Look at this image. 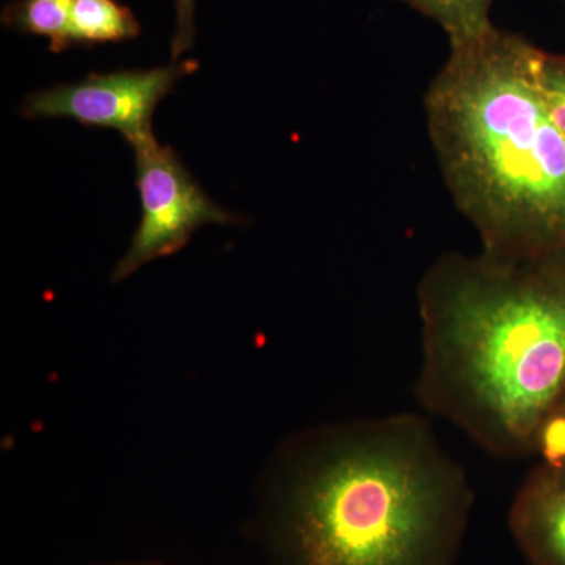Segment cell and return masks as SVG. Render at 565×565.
Here are the masks:
<instances>
[{"label": "cell", "instance_id": "30bf717a", "mask_svg": "<svg viewBox=\"0 0 565 565\" xmlns=\"http://www.w3.org/2000/svg\"><path fill=\"white\" fill-rule=\"evenodd\" d=\"M535 87L546 115L565 139V54L539 52Z\"/></svg>", "mask_w": 565, "mask_h": 565}, {"label": "cell", "instance_id": "9c48e42d", "mask_svg": "<svg viewBox=\"0 0 565 565\" xmlns=\"http://www.w3.org/2000/svg\"><path fill=\"white\" fill-rule=\"evenodd\" d=\"M74 0H14L3 7L2 24L28 35L50 40L52 52L68 50Z\"/></svg>", "mask_w": 565, "mask_h": 565}, {"label": "cell", "instance_id": "7a4b0ae2", "mask_svg": "<svg viewBox=\"0 0 565 565\" xmlns=\"http://www.w3.org/2000/svg\"><path fill=\"white\" fill-rule=\"evenodd\" d=\"M415 394L489 455L533 456L565 399V247L534 256H440L416 289Z\"/></svg>", "mask_w": 565, "mask_h": 565}, {"label": "cell", "instance_id": "6da1fadb", "mask_svg": "<svg viewBox=\"0 0 565 565\" xmlns=\"http://www.w3.org/2000/svg\"><path fill=\"white\" fill-rule=\"evenodd\" d=\"M473 504L429 419L394 414L289 437L248 531L266 565H455Z\"/></svg>", "mask_w": 565, "mask_h": 565}, {"label": "cell", "instance_id": "7c38bea8", "mask_svg": "<svg viewBox=\"0 0 565 565\" xmlns=\"http://www.w3.org/2000/svg\"><path fill=\"white\" fill-rule=\"evenodd\" d=\"M111 565H163V564L156 563V561H139V563H122V564H111Z\"/></svg>", "mask_w": 565, "mask_h": 565}, {"label": "cell", "instance_id": "8fae6325", "mask_svg": "<svg viewBox=\"0 0 565 565\" xmlns=\"http://www.w3.org/2000/svg\"><path fill=\"white\" fill-rule=\"evenodd\" d=\"M174 9H177V22H174V33L170 47H172V62H178L195 44L196 0H174Z\"/></svg>", "mask_w": 565, "mask_h": 565}, {"label": "cell", "instance_id": "5b68a950", "mask_svg": "<svg viewBox=\"0 0 565 565\" xmlns=\"http://www.w3.org/2000/svg\"><path fill=\"white\" fill-rule=\"evenodd\" d=\"M196 70V61H178L159 68L90 74L74 84L32 93L21 114L31 120L71 118L88 128L115 129L132 147L154 139L152 114L159 103Z\"/></svg>", "mask_w": 565, "mask_h": 565}, {"label": "cell", "instance_id": "ba28073f", "mask_svg": "<svg viewBox=\"0 0 565 565\" xmlns=\"http://www.w3.org/2000/svg\"><path fill=\"white\" fill-rule=\"evenodd\" d=\"M437 22L449 40V47L482 39L497 25L490 11L497 0H397Z\"/></svg>", "mask_w": 565, "mask_h": 565}, {"label": "cell", "instance_id": "52a82bcc", "mask_svg": "<svg viewBox=\"0 0 565 565\" xmlns=\"http://www.w3.org/2000/svg\"><path fill=\"white\" fill-rule=\"evenodd\" d=\"M140 24L132 10L117 0H74L68 46L121 43L136 39Z\"/></svg>", "mask_w": 565, "mask_h": 565}, {"label": "cell", "instance_id": "277c9868", "mask_svg": "<svg viewBox=\"0 0 565 565\" xmlns=\"http://www.w3.org/2000/svg\"><path fill=\"white\" fill-rule=\"evenodd\" d=\"M131 148L141 218L131 247L111 273V281L126 280L145 264L182 250L202 226L241 222L212 202L173 148L163 147L156 137Z\"/></svg>", "mask_w": 565, "mask_h": 565}, {"label": "cell", "instance_id": "3957f363", "mask_svg": "<svg viewBox=\"0 0 565 565\" xmlns=\"http://www.w3.org/2000/svg\"><path fill=\"white\" fill-rule=\"evenodd\" d=\"M539 52L494 28L449 47L424 95L446 189L494 255L565 247V139L535 87Z\"/></svg>", "mask_w": 565, "mask_h": 565}, {"label": "cell", "instance_id": "4fadbf2b", "mask_svg": "<svg viewBox=\"0 0 565 565\" xmlns=\"http://www.w3.org/2000/svg\"><path fill=\"white\" fill-rule=\"evenodd\" d=\"M561 404H564V405H565V399H564V401H563V403H561Z\"/></svg>", "mask_w": 565, "mask_h": 565}, {"label": "cell", "instance_id": "8992f818", "mask_svg": "<svg viewBox=\"0 0 565 565\" xmlns=\"http://www.w3.org/2000/svg\"><path fill=\"white\" fill-rule=\"evenodd\" d=\"M509 531L530 565H565V463H539L509 509Z\"/></svg>", "mask_w": 565, "mask_h": 565}]
</instances>
